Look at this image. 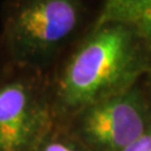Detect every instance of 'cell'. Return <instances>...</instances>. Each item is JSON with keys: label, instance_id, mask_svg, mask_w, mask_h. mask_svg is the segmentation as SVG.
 <instances>
[{"label": "cell", "instance_id": "6da1fadb", "mask_svg": "<svg viewBox=\"0 0 151 151\" xmlns=\"http://www.w3.org/2000/svg\"><path fill=\"white\" fill-rule=\"evenodd\" d=\"M150 63V48L130 27L116 22L92 25L47 74L55 123L130 90Z\"/></svg>", "mask_w": 151, "mask_h": 151}, {"label": "cell", "instance_id": "7a4b0ae2", "mask_svg": "<svg viewBox=\"0 0 151 151\" xmlns=\"http://www.w3.org/2000/svg\"><path fill=\"white\" fill-rule=\"evenodd\" d=\"M0 17L7 63L45 75L92 26L85 0H6Z\"/></svg>", "mask_w": 151, "mask_h": 151}, {"label": "cell", "instance_id": "3957f363", "mask_svg": "<svg viewBox=\"0 0 151 151\" xmlns=\"http://www.w3.org/2000/svg\"><path fill=\"white\" fill-rule=\"evenodd\" d=\"M54 123L47 75L7 65L0 74V151H32Z\"/></svg>", "mask_w": 151, "mask_h": 151}, {"label": "cell", "instance_id": "277c9868", "mask_svg": "<svg viewBox=\"0 0 151 151\" xmlns=\"http://www.w3.org/2000/svg\"><path fill=\"white\" fill-rule=\"evenodd\" d=\"M60 124L88 151H121L151 124L137 86L90 104Z\"/></svg>", "mask_w": 151, "mask_h": 151}, {"label": "cell", "instance_id": "5b68a950", "mask_svg": "<svg viewBox=\"0 0 151 151\" xmlns=\"http://www.w3.org/2000/svg\"><path fill=\"white\" fill-rule=\"evenodd\" d=\"M105 22L130 27L151 50V0H115L101 8L93 25Z\"/></svg>", "mask_w": 151, "mask_h": 151}, {"label": "cell", "instance_id": "8992f818", "mask_svg": "<svg viewBox=\"0 0 151 151\" xmlns=\"http://www.w3.org/2000/svg\"><path fill=\"white\" fill-rule=\"evenodd\" d=\"M32 151H88L64 127L54 123Z\"/></svg>", "mask_w": 151, "mask_h": 151}, {"label": "cell", "instance_id": "52a82bcc", "mask_svg": "<svg viewBox=\"0 0 151 151\" xmlns=\"http://www.w3.org/2000/svg\"><path fill=\"white\" fill-rule=\"evenodd\" d=\"M121 151H151V124L139 138L132 141Z\"/></svg>", "mask_w": 151, "mask_h": 151}, {"label": "cell", "instance_id": "ba28073f", "mask_svg": "<svg viewBox=\"0 0 151 151\" xmlns=\"http://www.w3.org/2000/svg\"><path fill=\"white\" fill-rule=\"evenodd\" d=\"M8 65L7 63V60H6L5 56H4V53H2V49L0 47V74H1V72L5 70V67Z\"/></svg>", "mask_w": 151, "mask_h": 151}, {"label": "cell", "instance_id": "9c48e42d", "mask_svg": "<svg viewBox=\"0 0 151 151\" xmlns=\"http://www.w3.org/2000/svg\"><path fill=\"white\" fill-rule=\"evenodd\" d=\"M113 1H115V0H104V2H103V6L102 7H105V6H109L110 4H112Z\"/></svg>", "mask_w": 151, "mask_h": 151}, {"label": "cell", "instance_id": "30bf717a", "mask_svg": "<svg viewBox=\"0 0 151 151\" xmlns=\"http://www.w3.org/2000/svg\"><path fill=\"white\" fill-rule=\"evenodd\" d=\"M150 70V74H151V63H150V66H149V70Z\"/></svg>", "mask_w": 151, "mask_h": 151}]
</instances>
